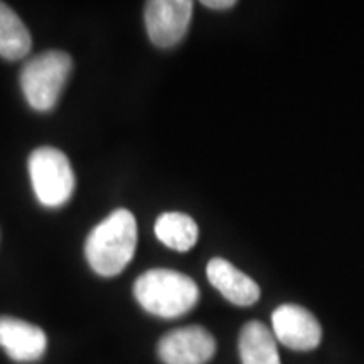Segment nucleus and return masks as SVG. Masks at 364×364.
I'll return each mask as SVG.
<instances>
[{
    "instance_id": "13",
    "label": "nucleus",
    "mask_w": 364,
    "mask_h": 364,
    "mask_svg": "<svg viewBox=\"0 0 364 364\" xmlns=\"http://www.w3.org/2000/svg\"><path fill=\"white\" fill-rule=\"evenodd\" d=\"M203 6L208 9H216V11H226L236 6L235 0H203Z\"/></svg>"
},
{
    "instance_id": "9",
    "label": "nucleus",
    "mask_w": 364,
    "mask_h": 364,
    "mask_svg": "<svg viewBox=\"0 0 364 364\" xmlns=\"http://www.w3.org/2000/svg\"><path fill=\"white\" fill-rule=\"evenodd\" d=\"M206 275L209 284L235 306L250 307L260 299V287L257 282L225 258L209 260Z\"/></svg>"
},
{
    "instance_id": "8",
    "label": "nucleus",
    "mask_w": 364,
    "mask_h": 364,
    "mask_svg": "<svg viewBox=\"0 0 364 364\" xmlns=\"http://www.w3.org/2000/svg\"><path fill=\"white\" fill-rule=\"evenodd\" d=\"M0 348L17 363H34L44 356L48 338L41 327L16 317H0Z\"/></svg>"
},
{
    "instance_id": "10",
    "label": "nucleus",
    "mask_w": 364,
    "mask_h": 364,
    "mask_svg": "<svg viewBox=\"0 0 364 364\" xmlns=\"http://www.w3.org/2000/svg\"><path fill=\"white\" fill-rule=\"evenodd\" d=\"M238 349L243 364H282L275 336L258 321L243 326L240 332Z\"/></svg>"
},
{
    "instance_id": "6",
    "label": "nucleus",
    "mask_w": 364,
    "mask_h": 364,
    "mask_svg": "<svg viewBox=\"0 0 364 364\" xmlns=\"http://www.w3.org/2000/svg\"><path fill=\"white\" fill-rule=\"evenodd\" d=\"M157 353L164 364H206L215 356L216 341L204 327H182L159 341Z\"/></svg>"
},
{
    "instance_id": "3",
    "label": "nucleus",
    "mask_w": 364,
    "mask_h": 364,
    "mask_svg": "<svg viewBox=\"0 0 364 364\" xmlns=\"http://www.w3.org/2000/svg\"><path fill=\"white\" fill-rule=\"evenodd\" d=\"M73 70L70 54L51 49L27 61L21 71V88L27 103L38 112L56 107Z\"/></svg>"
},
{
    "instance_id": "5",
    "label": "nucleus",
    "mask_w": 364,
    "mask_h": 364,
    "mask_svg": "<svg viewBox=\"0 0 364 364\" xmlns=\"http://www.w3.org/2000/svg\"><path fill=\"white\" fill-rule=\"evenodd\" d=\"M194 4L191 0H150L145 4V27L157 48H174L188 33Z\"/></svg>"
},
{
    "instance_id": "7",
    "label": "nucleus",
    "mask_w": 364,
    "mask_h": 364,
    "mask_svg": "<svg viewBox=\"0 0 364 364\" xmlns=\"http://www.w3.org/2000/svg\"><path fill=\"white\" fill-rule=\"evenodd\" d=\"M273 336L294 351H312L322 339L321 324L307 309L284 304L272 314Z\"/></svg>"
},
{
    "instance_id": "2",
    "label": "nucleus",
    "mask_w": 364,
    "mask_h": 364,
    "mask_svg": "<svg viewBox=\"0 0 364 364\" xmlns=\"http://www.w3.org/2000/svg\"><path fill=\"white\" fill-rule=\"evenodd\" d=\"M134 295L144 311L162 318L188 314L199 300V289L191 277L167 268H154L135 280Z\"/></svg>"
},
{
    "instance_id": "1",
    "label": "nucleus",
    "mask_w": 364,
    "mask_h": 364,
    "mask_svg": "<svg viewBox=\"0 0 364 364\" xmlns=\"http://www.w3.org/2000/svg\"><path fill=\"white\" fill-rule=\"evenodd\" d=\"M135 248V216L129 209H115L90 231L85 243V257L95 273L115 277L132 262Z\"/></svg>"
},
{
    "instance_id": "4",
    "label": "nucleus",
    "mask_w": 364,
    "mask_h": 364,
    "mask_svg": "<svg viewBox=\"0 0 364 364\" xmlns=\"http://www.w3.org/2000/svg\"><path fill=\"white\" fill-rule=\"evenodd\" d=\"M29 176L36 198L46 208L63 206L75 193L76 177L70 159L54 147H39L31 154Z\"/></svg>"
},
{
    "instance_id": "11",
    "label": "nucleus",
    "mask_w": 364,
    "mask_h": 364,
    "mask_svg": "<svg viewBox=\"0 0 364 364\" xmlns=\"http://www.w3.org/2000/svg\"><path fill=\"white\" fill-rule=\"evenodd\" d=\"M154 231L161 243L176 252H189L199 240L198 223L179 211H169L159 216Z\"/></svg>"
},
{
    "instance_id": "12",
    "label": "nucleus",
    "mask_w": 364,
    "mask_h": 364,
    "mask_svg": "<svg viewBox=\"0 0 364 364\" xmlns=\"http://www.w3.org/2000/svg\"><path fill=\"white\" fill-rule=\"evenodd\" d=\"M33 48V38L24 22L11 7L0 2V58L9 61L26 58Z\"/></svg>"
}]
</instances>
